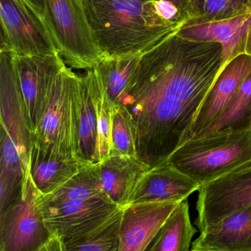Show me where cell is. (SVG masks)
I'll use <instances>...</instances> for the list:
<instances>
[{
	"label": "cell",
	"mask_w": 251,
	"mask_h": 251,
	"mask_svg": "<svg viewBox=\"0 0 251 251\" xmlns=\"http://www.w3.org/2000/svg\"><path fill=\"white\" fill-rule=\"evenodd\" d=\"M100 81L96 69L78 75L77 88V132L78 158L98 163V99Z\"/></svg>",
	"instance_id": "cell-15"
},
{
	"label": "cell",
	"mask_w": 251,
	"mask_h": 251,
	"mask_svg": "<svg viewBox=\"0 0 251 251\" xmlns=\"http://www.w3.org/2000/svg\"><path fill=\"white\" fill-rule=\"evenodd\" d=\"M192 23L221 21L251 13V0H192Z\"/></svg>",
	"instance_id": "cell-26"
},
{
	"label": "cell",
	"mask_w": 251,
	"mask_h": 251,
	"mask_svg": "<svg viewBox=\"0 0 251 251\" xmlns=\"http://www.w3.org/2000/svg\"><path fill=\"white\" fill-rule=\"evenodd\" d=\"M48 23L60 55L71 68H95L103 59L92 33L83 0H45Z\"/></svg>",
	"instance_id": "cell-5"
},
{
	"label": "cell",
	"mask_w": 251,
	"mask_h": 251,
	"mask_svg": "<svg viewBox=\"0 0 251 251\" xmlns=\"http://www.w3.org/2000/svg\"><path fill=\"white\" fill-rule=\"evenodd\" d=\"M38 197L27 170L20 195L0 214V251H39L50 237Z\"/></svg>",
	"instance_id": "cell-7"
},
{
	"label": "cell",
	"mask_w": 251,
	"mask_h": 251,
	"mask_svg": "<svg viewBox=\"0 0 251 251\" xmlns=\"http://www.w3.org/2000/svg\"><path fill=\"white\" fill-rule=\"evenodd\" d=\"M245 54L251 56V23L249 27H248V35H247Z\"/></svg>",
	"instance_id": "cell-32"
},
{
	"label": "cell",
	"mask_w": 251,
	"mask_h": 251,
	"mask_svg": "<svg viewBox=\"0 0 251 251\" xmlns=\"http://www.w3.org/2000/svg\"><path fill=\"white\" fill-rule=\"evenodd\" d=\"M196 233L191 223L189 203L184 200L170 214L148 251H190Z\"/></svg>",
	"instance_id": "cell-23"
},
{
	"label": "cell",
	"mask_w": 251,
	"mask_h": 251,
	"mask_svg": "<svg viewBox=\"0 0 251 251\" xmlns=\"http://www.w3.org/2000/svg\"><path fill=\"white\" fill-rule=\"evenodd\" d=\"M251 23V13H249L221 21L187 23L177 34L192 40L220 44L223 48L221 72L233 58L245 54L247 35Z\"/></svg>",
	"instance_id": "cell-16"
},
{
	"label": "cell",
	"mask_w": 251,
	"mask_h": 251,
	"mask_svg": "<svg viewBox=\"0 0 251 251\" xmlns=\"http://www.w3.org/2000/svg\"><path fill=\"white\" fill-rule=\"evenodd\" d=\"M200 188L199 183L166 161L151 167L144 173L128 204L163 201L181 202Z\"/></svg>",
	"instance_id": "cell-14"
},
{
	"label": "cell",
	"mask_w": 251,
	"mask_h": 251,
	"mask_svg": "<svg viewBox=\"0 0 251 251\" xmlns=\"http://www.w3.org/2000/svg\"><path fill=\"white\" fill-rule=\"evenodd\" d=\"M108 198L101 183L98 165L87 163L71 178L51 193L39 195V203L95 198Z\"/></svg>",
	"instance_id": "cell-24"
},
{
	"label": "cell",
	"mask_w": 251,
	"mask_h": 251,
	"mask_svg": "<svg viewBox=\"0 0 251 251\" xmlns=\"http://www.w3.org/2000/svg\"><path fill=\"white\" fill-rule=\"evenodd\" d=\"M100 89L98 99V163L111 155L112 151V112L114 105L105 94L100 78Z\"/></svg>",
	"instance_id": "cell-28"
},
{
	"label": "cell",
	"mask_w": 251,
	"mask_h": 251,
	"mask_svg": "<svg viewBox=\"0 0 251 251\" xmlns=\"http://www.w3.org/2000/svg\"><path fill=\"white\" fill-rule=\"evenodd\" d=\"M192 245L194 251H251V206L208 226Z\"/></svg>",
	"instance_id": "cell-17"
},
{
	"label": "cell",
	"mask_w": 251,
	"mask_h": 251,
	"mask_svg": "<svg viewBox=\"0 0 251 251\" xmlns=\"http://www.w3.org/2000/svg\"><path fill=\"white\" fill-rule=\"evenodd\" d=\"M180 202H143L126 205L120 226L119 251H148Z\"/></svg>",
	"instance_id": "cell-12"
},
{
	"label": "cell",
	"mask_w": 251,
	"mask_h": 251,
	"mask_svg": "<svg viewBox=\"0 0 251 251\" xmlns=\"http://www.w3.org/2000/svg\"><path fill=\"white\" fill-rule=\"evenodd\" d=\"M163 0H83L92 34L104 58L140 56L187 24L167 20Z\"/></svg>",
	"instance_id": "cell-2"
},
{
	"label": "cell",
	"mask_w": 251,
	"mask_h": 251,
	"mask_svg": "<svg viewBox=\"0 0 251 251\" xmlns=\"http://www.w3.org/2000/svg\"><path fill=\"white\" fill-rule=\"evenodd\" d=\"M96 164L105 193L120 207L128 204L138 182L151 168L136 155H110Z\"/></svg>",
	"instance_id": "cell-18"
},
{
	"label": "cell",
	"mask_w": 251,
	"mask_h": 251,
	"mask_svg": "<svg viewBox=\"0 0 251 251\" xmlns=\"http://www.w3.org/2000/svg\"><path fill=\"white\" fill-rule=\"evenodd\" d=\"M15 64L33 137L52 84L66 63L60 54H55L45 56H15Z\"/></svg>",
	"instance_id": "cell-10"
},
{
	"label": "cell",
	"mask_w": 251,
	"mask_h": 251,
	"mask_svg": "<svg viewBox=\"0 0 251 251\" xmlns=\"http://www.w3.org/2000/svg\"><path fill=\"white\" fill-rule=\"evenodd\" d=\"M218 73L203 50L180 39L166 41L141 55L119 104L130 113L138 157L150 167L167 161L190 139Z\"/></svg>",
	"instance_id": "cell-1"
},
{
	"label": "cell",
	"mask_w": 251,
	"mask_h": 251,
	"mask_svg": "<svg viewBox=\"0 0 251 251\" xmlns=\"http://www.w3.org/2000/svg\"><path fill=\"white\" fill-rule=\"evenodd\" d=\"M39 204L50 233L64 239L89 230L120 208L108 198L98 197Z\"/></svg>",
	"instance_id": "cell-11"
},
{
	"label": "cell",
	"mask_w": 251,
	"mask_h": 251,
	"mask_svg": "<svg viewBox=\"0 0 251 251\" xmlns=\"http://www.w3.org/2000/svg\"><path fill=\"white\" fill-rule=\"evenodd\" d=\"M0 51L15 56L60 54L48 22L25 0H0Z\"/></svg>",
	"instance_id": "cell-6"
},
{
	"label": "cell",
	"mask_w": 251,
	"mask_h": 251,
	"mask_svg": "<svg viewBox=\"0 0 251 251\" xmlns=\"http://www.w3.org/2000/svg\"><path fill=\"white\" fill-rule=\"evenodd\" d=\"M111 155H137L136 130L130 113L122 104L113 105Z\"/></svg>",
	"instance_id": "cell-27"
},
{
	"label": "cell",
	"mask_w": 251,
	"mask_h": 251,
	"mask_svg": "<svg viewBox=\"0 0 251 251\" xmlns=\"http://www.w3.org/2000/svg\"><path fill=\"white\" fill-rule=\"evenodd\" d=\"M79 158L58 156L31 142L28 171L39 195H45L62 186L87 164Z\"/></svg>",
	"instance_id": "cell-19"
},
{
	"label": "cell",
	"mask_w": 251,
	"mask_h": 251,
	"mask_svg": "<svg viewBox=\"0 0 251 251\" xmlns=\"http://www.w3.org/2000/svg\"><path fill=\"white\" fill-rule=\"evenodd\" d=\"M67 251L64 238L56 233H51L39 251Z\"/></svg>",
	"instance_id": "cell-29"
},
{
	"label": "cell",
	"mask_w": 251,
	"mask_h": 251,
	"mask_svg": "<svg viewBox=\"0 0 251 251\" xmlns=\"http://www.w3.org/2000/svg\"><path fill=\"white\" fill-rule=\"evenodd\" d=\"M25 168L20 151L8 130L1 126L0 161V210L3 212L20 195L25 176Z\"/></svg>",
	"instance_id": "cell-20"
},
{
	"label": "cell",
	"mask_w": 251,
	"mask_h": 251,
	"mask_svg": "<svg viewBox=\"0 0 251 251\" xmlns=\"http://www.w3.org/2000/svg\"><path fill=\"white\" fill-rule=\"evenodd\" d=\"M251 74V56L241 54L219 73L207 94L190 132V139L206 129L226 108L241 85Z\"/></svg>",
	"instance_id": "cell-13"
},
{
	"label": "cell",
	"mask_w": 251,
	"mask_h": 251,
	"mask_svg": "<svg viewBox=\"0 0 251 251\" xmlns=\"http://www.w3.org/2000/svg\"><path fill=\"white\" fill-rule=\"evenodd\" d=\"M167 161L203 186L251 161V130L189 139Z\"/></svg>",
	"instance_id": "cell-3"
},
{
	"label": "cell",
	"mask_w": 251,
	"mask_h": 251,
	"mask_svg": "<svg viewBox=\"0 0 251 251\" xmlns=\"http://www.w3.org/2000/svg\"><path fill=\"white\" fill-rule=\"evenodd\" d=\"M167 1L173 2V3L177 5V6L181 8L182 9L185 10V11L189 12V14H192V17H193V20L195 18L193 10H192V0H167Z\"/></svg>",
	"instance_id": "cell-31"
},
{
	"label": "cell",
	"mask_w": 251,
	"mask_h": 251,
	"mask_svg": "<svg viewBox=\"0 0 251 251\" xmlns=\"http://www.w3.org/2000/svg\"><path fill=\"white\" fill-rule=\"evenodd\" d=\"M25 1L28 3L32 8H34L40 15H42L48 22L45 0H25Z\"/></svg>",
	"instance_id": "cell-30"
},
{
	"label": "cell",
	"mask_w": 251,
	"mask_h": 251,
	"mask_svg": "<svg viewBox=\"0 0 251 251\" xmlns=\"http://www.w3.org/2000/svg\"><path fill=\"white\" fill-rule=\"evenodd\" d=\"M0 105L1 126L14 139L27 170L32 134L17 75L15 56L5 51H0Z\"/></svg>",
	"instance_id": "cell-9"
},
{
	"label": "cell",
	"mask_w": 251,
	"mask_h": 251,
	"mask_svg": "<svg viewBox=\"0 0 251 251\" xmlns=\"http://www.w3.org/2000/svg\"><path fill=\"white\" fill-rule=\"evenodd\" d=\"M123 208H117L83 233L64 239L67 251H120Z\"/></svg>",
	"instance_id": "cell-21"
},
{
	"label": "cell",
	"mask_w": 251,
	"mask_h": 251,
	"mask_svg": "<svg viewBox=\"0 0 251 251\" xmlns=\"http://www.w3.org/2000/svg\"><path fill=\"white\" fill-rule=\"evenodd\" d=\"M77 79L67 66L58 73L32 137L42 149L65 158H78Z\"/></svg>",
	"instance_id": "cell-4"
},
{
	"label": "cell",
	"mask_w": 251,
	"mask_h": 251,
	"mask_svg": "<svg viewBox=\"0 0 251 251\" xmlns=\"http://www.w3.org/2000/svg\"><path fill=\"white\" fill-rule=\"evenodd\" d=\"M140 56L120 59L104 58L95 67L105 94L113 105L120 102Z\"/></svg>",
	"instance_id": "cell-25"
},
{
	"label": "cell",
	"mask_w": 251,
	"mask_h": 251,
	"mask_svg": "<svg viewBox=\"0 0 251 251\" xmlns=\"http://www.w3.org/2000/svg\"><path fill=\"white\" fill-rule=\"evenodd\" d=\"M198 191L195 225L202 232L227 216L251 206V161Z\"/></svg>",
	"instance_id": "cell-8"
},
{
	"label": "cell",
	"mask_w": 251,
	"mask_h": 251,
	"mask_svg": "<svg viewBox=\"0 0 251 251\" xmlns=\"http://www.w3.org/2000/svg\"><path fill=\"white\" fill-rule=\"evenodd\" d=\"M251 130V74L220 116L196 138Z\"/></svg>",
	"instance_id": "cell-22"
}]
</instances>
